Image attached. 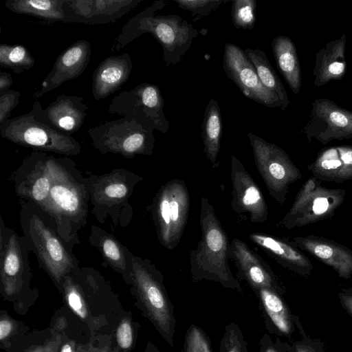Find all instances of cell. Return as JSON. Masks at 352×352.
<instances>
[{
    "mask_svg": "<svg viewBox=\"0 0 352 352\" xmlns=\"http://www.w3.org/2000/svg\"><path fill=\"white\" fill-rule=\"evenodd\" d=\"M51 187L41 207L54 220L56 232L64 243H76L77 233L87 223L90 182L67 157L47 155Z\"/></svg>",
    "mask_w": 352,
    "mask_h": 352,
    "instance_id": "1",
    "label": "cell"
},
{
    "mask_svg": "<svg viewBox=\"0 0 352 352\" xmlns=\"http://www.w3.org/2000/svg\"><path fill=\"white\" fill-rule=\"evenodd\" d=\"M166 3L165 1H155L131 18L115 39L111 52L120 50L143 34L151 33L162 45L166 66L179 63L199 32L177 14L155 16Z\"/></svg>",
    "mask_w": 352,
    "mask_h": 352,
    "instance_id": "2",
    "label": "cell"
},
{
    "mask_svg": "<svg viewBox=\"0 0 352 352\" xmlns=\"http://www.w3.org/2000/svg\"><path fill=\"white\" fill-rule=\"evenodd\" d=\"M199 223L200 240L197 248L189 253L191 280L214 281L242 294L243 289L229 265L230 242L227 234L213 206L205 196L201 199Z\"/></svg>",
    "mask_w": 352,
    "mask_h": 352,
    "instance_id": "3",
    "label": "cell"
},
{
    "mask_svg": "<svg viewBox=\"0 0 352 352\" xmlns=\"http://www.w3.org/2000/svg\"><path fill=\"white\" fill-rule=\"evenodd\" d=\"M131 260V293L136 305L166 342L173 347L176 318L164 276L150 260L132 253Z\"/></svg>",
    "mask_w": 352,
    "mask_h": 352,
    "instance_id": "4",
    "label": "cell"
},
{
    "mask_svg": "<svg viewBox=\"0 0 352 352\" xmlns=\"http://www.w3.org/2000/svg\"><path fill=\"white\" fill-rule=\"evenodd\" d=\"M0 133L4 139L34 151L66 156L81 152L80 144L72 135L60 131L50 122L37 100L29 112L1 123Z\"/></svg>",
    "mask_w": 352,
    "mask_h": 352,
    "instance_id": "5",
    "label": "cell"
},
{
    "mask_svg": "<svg viewBox=\"0 0 352 352\" xmlns=\"http://www.w3.org/2000/svg\"><path fill=\"white\" fill-rule=\"evenodd\" d=\"M59 290L71 310L94 328L104 324L105 314L100 305L116 296L104 277L91 267H76L63 278Z\"/></svg>",
    "mask_w": 352,
    "mask_h": 352,
    "instance_id": "6",
    "label": "cell"
},
{
    "mask_svg": "<svg viewBox=\"0 0 352 352\" xmlns=\"http://www.w3.org/2000/svg\"><path fill=\"white\" fill-rule=\"evenodd\" d=\"M26 208L21 216L25 238L59 289L63 278L78 267V261L38 212Z\"/></svg>",
    "mask_w": 352,
    "mask_h": 352,
    "instance_id": "7",
    "label": "cell"
},
{
    "mask_svg": "<svg viewBox=\"0 0 352 352\" xmlns=\"http://www.w3.org/2000/svg\"><path fill=\"white\" fill-rule=\"evenodd\" d=\"M190 194L184 181L173 179L162 185L152 204V218L160 244L174 250L187 224Z\"/></svg>",
    "mask_w": 352,
    "mask_h": 352,
    "instance_id": "8",
    "label": "cell"
},
{
    "mask_svg": "<svg viewBox=\"0 0 352 352\" xmlns=\"http://www.w3.org/2000/svg\"><path fill=\"white\" fill-rule=\"evenodd\" d=\"M313 177L297 192L289 210L279 222L291 230L332 218L344 201L346 189L329 188Z\"/></svg>",
    "mask_w": 352,
    "mask_h": 352,
    "instance_id": "9",
    "label": "cell"
},
{
    "mask_svg": "<svg viewBox=\"0 0 352 352\" xmlns=\"http://www.w3.org/2000/svg\"><path fill=\"white\" fill-rule=\"evenodd\" d=\"M94 147L102 154H120L126 158L153 154V131L124 118L107 121L88 130Z\"/></svg>",
    "mask_w": 352,
    "mask_h": 352,
    "instance_id": "10",
    "label": "cell"
},
{
    "mask_svg": "<svg viewBox=\"0 0 352 352\" xmlns=\"http://www.w3.org/2000/svg\"><path fill=\"white\" fill-rule=\"evenodd\" d=\"M254 162L267 190L279 204L287 199L291 184L302 175L288 154L280 147L252 133L247 134Z\"/></svg>",
    "mask_w": 352,
    "mask_h": 352,
    "instance_id": "11",
    "label": "cell"
},
{
    "mask_svg": "<svg viewBox=\"0 0 352 352\" xmlns=\"http://www.w3.org/2000/svg\"><path fill=\"white\" fill-rule=\"evenodd\" d=\"M164 100L159 87L142 82L129 91H123L111 100L108 111L134 120L144 127L166 133L169 122L164 112Z\"/></svg>",
    "mask_w": 352,
    "mask_h": 352,
    "instance_id": "12",
    "label": "cell"
},
{
    "mask_svg": "<svg viewBox=\"0 0 352 352\" xmlns=\"http://www.w3.org/2000/svg\"><path fill=\"white\" fill-rule=\"evenodd\" d=\"M0 234L1 288L5 298L11 299L21 294L29 283L28 244L25 236L4 226L3 221Z\"/></svg>",
    "mask_w": 352,
    "mask_h": 352,
    "instance_id": "13",
    "label": "cell"
},
{
    "mask_svg": "<svg viewBox=\"0 0 352 352\" xmlns=\"http://www.w3.org/2000/svg\"><path fill=\"white\" fill-rule=\"evenodd\" d=\"M223 68L244 96L266 107L281 109L278 96L263 85L245 51L236 44L225 45Z\"/></svg>",
    "mask_w": 352,
    "mask_h": 352,
    "instance_id": "14",
    "label": "cell"
},
{
    "mask_svg": "<svg viewBox=\"0 0 352 352\" xmlns=\"http://www.w3.org/2000/svg\"><path fill=\"white\" fill-rule=\"evenodd\" d=\"M302 131L309 142L316 139L326 144L333 140L351 139L352 111L339 107L330 99H316Z\"/></svg>",
    "mask_w": 352,
    "mask_h": 352,
    "instance_id": "15",
    "label": "cell"
},
{
    "mask_svg": "<svg viewBox=\"0 0 352 352\" xmlns=\"http://www.w3.org/2000/svg\"><path fill=\"white\" fill-rule=\"evenodd\" d=\"M232 182L231 208L248 217L252 223H265L269 214L268 206L257 184L241 161L234 155L230 159Z\"/></svg>",
    "mask_w": 352,
    "mask_h": 352,
    "instance_id": "16",
    "label": "cell"
},
{
    "mask_svg": "<svg viewBox=\"0 0 352 352\" xmlns=\"http://www.w3.org/2000/svg\"><path fill=\"white\" fill-rule=\"evenodd\" d=\"M142 179L138 175L124 168L100 176L91 175L89 178L90 201L96 208L92 211L99 208L125 206L135 186Z\"/></svg>",
    "mask_w": 352,
    "mask_h": 352,
    "instance_id": "17",
    "label": "cell"
},
{
    "mask_svg": "<svg viewBox=\"0 0 352 352\" xmlns=\"http://www.w3.org/2000/svg\"><path fill=\"white\" fill-rule=\"evenodd\" d=\"M142 0H65L67 23H114L136 8Z\"/></svg>",
    "mask_w": 352,
    "mask_h": 352,
    "instance_id": "18",
    "label": "cell"
},
{
    "mask_svg": "<svg viewBox=\"0 0 352 352\" xmlns=\"http://www.w3.org/2000/svg\"><path fill=\"white\" fill-rule=\"evenodd\" d=\"M47 155L45 152L34 151L23 160L14 177L16 195L38 207L45 202L51 187Z\"/></svg>",
    "mask_w": 352,
    "mask_h": 352,
    "instance_id": "19",
    "label": "cell"
},
{
    "mask_svg": "<svg viewBox=\"0 0 352 352\" xmlns=\"http://www.w3.org/2000/svg\"><path fill=\"white\" fill-rule=\"evenodd\" d=\"M229 259L234 263L239 276L252 289L268 288L280 295L285 292L270 267L239 239L230 242Z\"/></svg>",
    "mask_w": 352,
    "mask_h": 352,
    "instance_id": "20",
    "label": "cell"
},
{
    "mask_svg": "<svg viewBox=\"0 0 352 352\" xmlns=\"http://www.w3.org/2000/svg\"><path fill=\"white\" fill-rule=\"evenodd\" d=\"M90 56L91 45L87 41L82 39L72 44L57 57L33 98L39 99L64 82L78 77L87 67Z\"/></svg>",
    "mask_w": 352,
    "mask_h": 352,
    "instance_id": "21",
    "label": "cell"
},
{
    "mask_svg": "<svg viewBox=\"0 0 352 352\" xmlns=\"http://www.w3.org/2000/svg\"><path fill=\"white\" fill-rule=\"evenodd\" d=\"M289 241L300 250L331 267L339 277L349 279L352 276V250L349 247L314 234L295 236Z\"/></svg>",
    "mask_w": 352,
    "mask_h": 352,
    "instance_id": "22",
    "label": "cell"
},
{
    "mask_svg": "<svg viewBox=\"0 0 352 352\" xmlns=\"http://www.w3.org/2000/svg\"><path fill=\"white\" fill-rule=\"evenodd\" d=\"M307 170L322 182L340 184L352 179V146L323 148L307 166Z\"/></svg>",
    "mask_w": 352,
    "mask_h": 352,
    "instance_id": "23",
    "label": "cell"
},
{
    "mask_svg": "<svg viewBox=\"0 0 352 352\" xmlns=\"http://www.w3.org/2000/svg\"><path fill=\"white\" fill-rule=\"evenodd\" d=\"M248 236L283 267L303 277L311 275L312 263L289 241L258 232L249 234Z\"/></svg>",
    "mask_w": 352,
    "mask_h": 352,
    "instance_id": "24",
    "label": "cell"
},
{
    "mask_svg": "<svg viewBox=\"0 0 352 352\" xmlns=\"http://www.w3.org/2000/svg\"><path fill=\"white\" fill-rule=\"evenodd\" d=\"M133 68L128 53L110 56L104 59L92 75L91 92L95 100L107 98L126 82Z\"/></svg>",
    "mask_w": 352,
    "mask_h": 352,
    "instance_id": "25",
    "label": "cell"
},
{
    "mask_svg": "<svg viewBox=\"0 0 352 352\" xmlns=\"http://www.w3.org/2000/svg\"><path fill=\"white\" fill-rule=\"evenodd\" d=\"M88 109L83 97L62 94L44 111L50 122L56 129L72 135L82 126Z\"/></svg>",
    "mask_w": 352,
    "mask_h": 352,
    "instance_id": "26",
    "label": "cell"
},
{
    "mask_svg": "<svg viewBox=\"0 0 352 352\" xmlns=\"http://www.w3.org/2000/svg\"><path fill=\"white\" fill-rule=\"evenodd\" d=\"M346 36L344 33L337 39L328 42L316 55L313 69L314 85L322 87L331 80H341L346 74L345 50Z\"/></svg>",
    "mask_w": 352,
    "mask_h": 352,
    "instance_id": "27",
    "label": "cell"
},
{
    "mask_svg": "<svg viewBox=\"0 0 352 352\" xmlns=\"http://www.w3.org/2000/svg\"><path fill=\"white\" fill-rule=\"evenodd\" d=\"M258 302L266 327L271 333L290 337L295 330L292 314L278 292L268 288L253 289Z\"/></svg>",
    "mask_w": 352,
    "mask_h": 352,
    "instance_id": "28",
    "label": "cell"
},
{
    "mask_svg": "<svg viewBox=\"0 0 352 352\" xmlns=\"http://www.w3.org/2000/svg\"><path fill=\"white\" fill-rule=\"evenodd\" d=\"M91 244L98 248L104 261L120 274L128 285L131 284V254L115 237L96 226L91 227Z\"/></svg>",
    "mask_w": 352,
    "mask_h": 352,
    "instance_id": "29",
    "label": "cell"
},
{
    "mask_svg": "<svg viewBox=\"0 0 352 352\" xmlns=\"http://www.w3.org/2000/svg\"><path fill=\"white\" fill-rule=\"evenodd\" d=\"M272 49L278 68L294 94L301 88V74L298 56L294 43L286 36L275 37Z\"/></svg>",
    "mask_w": 352,
    "mask_h": 352,
    "instance_id": "30",
    "label": "cell"
},
{
    "mask_svg": "<svg viewBox=\"0 0 352 352\" xmlns=\"http://www.w3.org/2000/svg\"><path fill=\"white\" fill-rule=\"evenodd\" d=\"M223 123L218 102L211 98L208 103L201 125L204 152L213 168L219 166V153L222 136Z\"/></svg>",
    "mask_w": 352,
    "mask_h": 352,
    "instance_id": "31",
    "label": "cell"
},
{
    "mask_svg": "<svg viewBox=\"0 0 352 352\" xmlns=\"http://www.w3.org/2000/svg\"><path fill=\"white\" fill-rule=\"evenodd\" d=\"M65 0H7L4 7L10 11L44 20L67 23L63 8Z\"/></svg>",
    "mask_w": 352,
    "mask_h": 352,
    "instance_id": "32",
    "label": "cell"
},
{
    "mask_svg": "<svg viewBox=\"0 0 352 352\" xmlns=\"http://www.w3.org/2000/svg\"><path fill=\"white\" fill-rule=\"evenodd\" d=\"M245 53L253 64L263 85L276 94L282 104L281 110L285 111L290 102L280 79L271 66L265 53L259 49L246 48Z\"/></svg>",
    "mask_w": 352,
    "mask_h": 352,
    "instance_id": "33",
    "label": "cell"
},
{
    "mask_svg": "<svg viewBox=\"0 0 352 352\" xmlns=\"http://www.w3.org/2000/svg\"><path fill=\"white\" fill-rule=\"evenodd\" d=\"M35 63L29 50L21 45L1 44L0 45V66L11 69L20 74L29 70Z\"/></svg>",
    "mask_w": 352,
    "mask_h": 352,
    "instance_id": "34",
    "label": "cell"
},
{
    "mask_svg": "<svg viewBox=\"0 0 352 352\" xmlns=\"http://www.w3.org/2000/svg\"><path fill=\"white\" fill-rule=\"evenodd\" d=\"M254 0H234L232 1V21L237 29H252L256 23Z\"/></svg>",
    "mask_w": 352,
    "mask_h": 352,
    "instance_id": "35",
    "label": "cell"
},
{
    "mask_svg": "<svg viewBox=\"0 0 352 352\" xmlns=\"http://www.w3.org/2000/svg\"><path fill=\"white\" fill-rule=\"evenodd\" d=\"M219 352H249L246 340L236 323L231 322L226 326Z\"/></svg>",
    "mask_w": 352,
    "mask_h": 352,
    "instance_id": "36",
    "label": "cell"
},
{
    "mask_svg": "<svg viewBox=\"0 0 352 352\" xmlns=\"http://www.w3.org/2000/svg\"><path fill=\"white\" fill-rule=\"evenodd\" d=\"M182 352H213L208 336L195 324L187 329Z\"/></svg>",
    "mask_w": 352,
    "mask_h": 352,
    "instance_id": "37",
    "label": "cell"
},
{
    "mask_svg": "<svg viewBox=\"0 0 352 352\" xmlns=\"http://www.w3.org/2000/svg\"><path fill=\"white\" fill-rule=\"evenodd\" d=\"M131 316H124L119 322L116 330V340L118 347L124 352L130 351L134 346L137 329Z\"/></svg>",
    "mask_w": 352,
    "mask_h": 352,
    "instance_id": "38",
    "label": "cell"
},
{
    "mask_svg": "<svg viewBox=\"0 0 352 352\" xmlns=\"http://www.w3.org/2000/svg\"><path fill=\"white\" fill-rule=\"evenodd\" d=\"M178 6L190 12L193 21L208 16L212 11L216 10L225 2L222 0H174Z\"/></svg>",
    "mask_w": 352,
    "mask_h": 352,
    "instance_id": "39",
    "label": "cell"
},
{
    "mask_svg": "<svg viewBox=\"0 0 352 352\" xmlns=\"http://www.w3.org/2000/svg\"><path fill=\"white\" fill-rule=\"evenodd\" d=\"M292 320L301 335V339L292 344L294 352H326L320 340L312 339L305 333L297 316L292 314Z\"/></svg>",
    "mask_w": 352,
    "mask_h": 352,
    "instance_id": "40",
    "label": "cell"
},
{
    "mask_svg": "<svg viewBox=\"0 0 352 352\" xmlns=\"http://www.w3.org/2000/svg\"><path fill=\"white\" fill-rule=\"evenodd\" d=\"M21 94L9 89L0 94V124L10 118L12 111L17 106Z\"/></svg>",
    "mask_w": 352,
    "mask_h": 352,
    "instance_id": "41",
    "label": "cell"
},
{
    "mask_svg": "<svg viewBox=\"0 0 352 352\" xmlns=\"http://www.w3.org/2000/svg\"><path fill=\"white\" fill-rule=\"evenodd\" d=\"M259 352H294L293 346L275 336L273 339L270 333H265L259 341Z\"/></svg>",
    "mask_w": 352,
    "mask_h": 352,
    "instance_id": "42",
    "label": "cell"
},
{
    "mask_svg": "<svg viewBox=\"0 0 352 352\" xmlns=\"http://www.w3.org/2000/svg\"><path fill=\"white\" fill-rule=\"evenodd\" d=\"M19 330L17 322L11 318L6 311H1L0 316V341L3 346L15 336Z\"/></svg>",
    "mask_w": 352,
    "mask_h": 352,
    "instance_id": "43",
    "label": "cell"
},
{
    "mask_svg": "<svg viewBox=\"0 0 352 352\" xmlns=\"http://www.w3.org/2000/svg\"><path fill=\"white\" fill-rule=\"evenodd\" d=\"M12 85V76L9 73L0 72V94L10 89Z\"/></svg>",
    "mask_w": 352,
    "mask_h": 352,
    "instance_id": "44",
    "label": "cell"
},
{
    "mask_svg": "<svg viewBox=\"0 0 352 352\" xmlns=\"http://www.w3.org/2000/svg\"><path fill=\"white\" fill-rule=\"evenodd\" d=\"M338 298L343 307L352 317V296L341 291L338 293Z\"/></svg>",
    "mask_w": 352,
    "mask_h": 352,
    "instance_id": "45",
    "label": "cell"
},
{
    "mask_svg": "<svg viewBox=\"0 0 352 352\" xmlns=\"http://www.w3.org/2000/svg\"><path fill=\"white\" fill-rule=\"evenodd\" d=\"M57 348L56 346H54L53 344H46L45 345H40L36 346L33 349H31L28 351V352H56Z\"/></svg>",
    "mask_w": 352,
    "mask_h": 352,
    "instance_id": "46",
    "label": "cell"
},
{
    "mask_svg": "<svg viewBox=\"0 0 352 352\" xmlns=\"http://www.w3.org/2000/svg\"><path fill=\"white\" fill-rule=\"evenodd\" d=\"M60 352H74V346L72 342H65L60 349Z\"/></svg>",
    "mask_w": 352,
    "mask_h": 352,
    "instance_id": "47",
    "label": "cell"
},
{
    "mask_svg": "<svg viewBox=\"0 0 352 352\" xmlns=\"http://www.w3.org/2000/svg\"><path fill=\"white\" fill-rule=\"evenodd\" d=\"M145 352H161L159 349L151 342H148Z\"/></svg>",
    "mask_w": 352,
    "mask_h": 352,
    "instance_id": "48",
    "label": "cell"
},
{
    "mask_svg": "<svg viewBox=\"0 0 352 352\" xmlns=\"http://www.w3.org/2000/svg\"><path fill=\"white\" fill-rule=\"evenodd\" d=\"M341 291L352 296V288H342Z\"/></svg>",
    "mask_w": 352,
    "mask_h": 352,
    "instance_id": "49",
    "label": "cell"
},
{
    "mask_svg": "<svg viewBox=\"0 0 352 352\" xmlns=\"http://www.w3.org/2000/svg\"><path fill=\"white\" fill-rule=\"evenodd\" d=\"M112 352H114V351H112Z\"/></svg>",
    "mask_w": 352,
    "mask_h": 352,
    "instance_id": "50",
    "label": "cell"
}]
</instances>
